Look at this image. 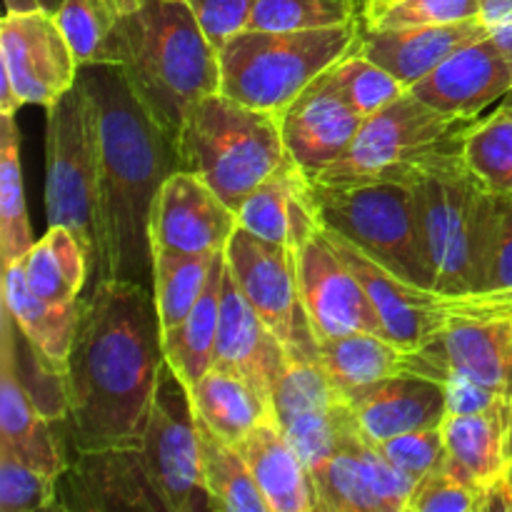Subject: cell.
Instances as JSON below:
<instances>
[{"mask_svg": "<svg viewBox=\"0 0 512 512\" xmlns=\"http://www.w3.org/2000/svg\"><path fill=\"white\" fill-rule=\"evenodd\" d=\"M478 512H512V485L505 475L480 493Z\"/></svg>", "mask_w": 512, "mask_h": 512, "instance_id": "cell-47", "label": "cell"}, {"mask_svg": "<svg viewBox=\"0 0 512 512\" xmlns=\"http://www.w3.org/2000/svg\"><path fill=\"white\" fill-rule=\"evenodd\" d=\"M415 193L435 290L450 295L485 293L493 190L485 188L458 155L415 183Z\"/></svg>", "mask_w": 512, "mask_h": 512, "instance_id": "cell-8", "label": "cell"}, {"mask_svg": "<svg viewBox=\"0 0 512 512\" xmlns=\"http://www.w3.org/2000/svg\"><path fill=\"white\" fill-rule=\"evenodd\" d=\"M463 160L493 193H512V105L480 115L463 138Z\"/></svg>", "mask_w": 512, "mask_h": 512, "instance_id": "cell-36", "label": "cell"}, {"mask_svg": "<svg viewBox=\"0 0 512 512\" xmlns=\"http://www.w3.org/2000/svg\"><path fill=\"white\" fill-rule=\"evenodd\" d=\"M363 123L365 118L343 98L330 68L280 115L285 148L308 180L348 155Z\"/></svg>", "mask_w": 512, "mask_h": 512, "instance_id": "cell-16", "label": "cell"}, {"mask_svg": "<svg viewBox=\"0 0 512 512\" xmlns=\"http://www.w3.org/2000/svg\"><path fill=\"white\" fill-rule=\"evenodd\" d=\"M200 440V468L210 508L215 512H270L253 473L235 445L220 438L195 415Z\"/></svg>", "mask_w": 512, "mask_h": 512, "instance_id": "cell-33", "label": "cell"}, {"mask_svg": "<svg viewBox=\"0 0 512 512\" xmlns=\"http://www.w3.org/2000/svg\"><path fill=\"white\" fill-rule=\"evenodd\" d=\"M305 180L308 178L295 165V160L280 168L275 175H270L235 210L240 228L250 230L253 235L270 240V243L288 245L290 210H293V200Z\"/></svg>", "mask_w": 512, "mask_h": 512, "instance_id": "cell-37", "label": "cell"}, {"mask_svg": "<svg viewBox=\"0 0 512 512\" xmlns=\"http://www.w3.org/2000/svg\"><path fill=\"white\" fill-rule=\"evenodd\" d=\"M360 20L335 28L243 30L220 48V93L283 115L295 98L358 45Z\"/></svg>", "mask_w": 512, "mask_h": 512, "instance_id": "cell-6", "label": "cell"}, {"mask_svg": "<svg viewBox=\"0 0 512 512\" xmlns=\"http://www.w3.org/2000/svg\"><path fill=\"white\" fill-rule=\"evenodd\" d=\"M285 360H288L285 345L255 313L225 263L213 368L228 370L243 378L273 405V390L283 373Z\"/></svg>", "mask_w": 512, "mask_h": 512, "instance_id": "cell-19", "label": "cell"}, {"mask_svg": "<svg viewBox=\"0 0 512 512\" xmlns=\"http://www.w3.org/2000/svg\"><path fill=\"white\" fill-rule=\"evenodd\" d=\"M225 263L248 303L278 335L288 355H318V340L305 315L298 270L288 245L270 243L238 225L225 245Z\"/></svg>", "mask_w": 512, "mask_h": 512, "instance_id": "cell-13", "label": "cell"}, {"mask_svg": "<svg viewBox=\"0 0 512 512\" xmlns=\"http://www.w3.org/2000/svg\"><path fill=\"white\" fill-rule=\"evenodd\" d=\"M395 3V0H363V15L368 13H375V10L385 8V5Z\"/></svg>", "mask_w": 512, "mask_h": 512, "instance_id": "cell-52", "label": "cell"}, {"mask_svg": "<svg viewBox=\"0 0 512 512\" xmlns=\"http://www.w3.org/2000/svg\"><path fill=\"white\" fill-rule=\"evenodd\" d=\"M28 205H25L20 133L15 118H3L0 128V258L3 268L18 263L33 248Z\"/></svg>", "mask_w": 512, "mask_h": 512, "instance_id": "cell-34", "label": "cell"}, {"mask_svg": "<svg viewBox=\"0 0 512 512\" xmlns=\"http://www.w3.org/2000/svg\"><path fill=\"white\" fill-rule=\"evenodd\" d=\"M480 5V20L485 23V28L493 30L500 23L512 18V0H478Z\"/></svg>", "mask_w": 512, "mask_h": 512, "instance_id": "cell-48", "label": "cell"}, {"mask_svg": "<svg viewBox=\"0 0 512 512\" xmlns=\"http://www.w3.org/2000/svg\"><path fill=\"white\" fill-rule=\"evenodd\" d=\"M58 508V478L20 460L0 443V510L40 512Z\"/></svg>", "mask_w": 512, "mask_h": 512, "instance_id": "cell-40", "label": "cell"}, {"mask_svg": "<svg viewBox=\"0 0 512 512\" xmlns=\"http://www.w3.org/2000/svg\"><path fill=\"white\" fill-rule=\"evenodd\" d=\"M473 118L440 113L405 90L395 103L365 118L353 148L313 183L415 185L463 155L465 130Z\"/></svg>", "mask_w": 512, "mask_h": 512, "instance_id": "cell-5", "label": "cell"}, {"mask_svg": "<svg viewBox=\"0 0 512 512\" xmlns=\"http://www.w3.org/2000/svg\"><path fill=\"white\" fill-rule=\"evenodd\" d=\"M318 512H408L415 478L395 468L363 433L310 470Z\"/></svg>", "mask_w": 512, "mask_h": 512, "instance_id": "cell-15", "label": "cell"}, {"mask_svg": "<svg viewBox=\"0 0 512 512\" xmlns=\"http://www.w3.org/2000/svg\"><path fill=\"white\" fill-rule=\"evenodd\" d=\"M48 110L45 125V210L50 225L70 228L88 248L95 268L98 253V168L100 125L93 93L78 83Z\"/></svg>", "mask_w": 512, "mask_h": 512, "instance_id": "cell-9", "label": "cell"}, {"mask_svg": "<svg viewBox=\"0 0 512 512\" xmlns=\"http://www.w3.org/2000/svg\"><path fill=\"white\" fill-rule=\"evenodd\" d=\"M215 255L200 253L183 255L155 250L153 253V295L158 308L163 333L183 323L198 298L203 295L205 283L213 270Z\"/></svg>", "mask_w": 512, "mask_h": 512, "instance_id": "cell-35", "label": "cell"}, {"mask_svg": "<svg viewBox=\"0 0 512 512\" xmlns=\"http://www.w3.org/2000/svg\"><path fill=\"white\" fill-rule=\"evenodd\" d=\"M473 18H480L478 0H395L375 13L363 15V23L373 28H415Z\"/></svg>", "mask_w": 512, "mask_h": 512, "instance_id": "cell-41", "label": "cell"}, {"mask_svg": "<svg viewBox=\"0 0 512 512\" xmlns=\"http://www.w3.org/2000/svg\"><path fill=\"white\" fill-rule=\"evenodd\" d=\"M58 508L168 512L140 448L78 453L58 478Z\"/></svg>", "mask_w": 512, "mask_h": 512, "instance_id": "cell-18", "label": "cell"}, {"mask_svg": "<svg viewBox=\"0 0 512 512\" xmlns=\"http://www.w3.org/2000/svg\"><path fill=\"white\" fill-rule=\"evenodd\" d=\"M238 228V213L208 183L175 170L160 188L150 215V245L168 253H223Z\"/></svg>", "mask_w": 512, "mask_h": 512, "instance_id": "cell-17", "label": "cell"}, {"mask_svg": "<svg viewBox=\"0 0 512 512\" xmlns=\"http://www.w3.org/2000/svg\"><path fill=\"white\" fill-rule=\"evenodd\" d=\"M485 35H490V30L480 18L445 25H415V28H373L360 18L355 48L365 58L383 65L410 90L455 50Z\"/></svg>", "mask_w": 512, "mask_h": 512, "instance_id": "cell-23", "label": "cell"}, {"mask_svg": "<svg viewBox=\"0 0 512 512\" xmlns=\"http://www.w3.org/2000/svg\"><path fill=\"white\" fill-rule=\"evenodd\" d=\"M135 0H63L55 13L80 65H118L123 23Z\"/></svg>", "mask_w": 512, "mask_h": 512, "instance_id": "cell-32", "label": "cell"}, {"mask_svg": "<svg viewBox=\"0 0 512 512\" xmlns=\"http://www.w3.org/2000/svg\"><path fill=\"white\" fill-rule=\"evenodd\" d=\"M3 305L18 323L20 333L48 355L58 368L68 365L75 328L80 318L78 305H50L30 290L23 263H10L3 268Z\"/></svg>", "mask_w": 512, "mask_h": 512, "instance_id": "cell-29", "label": "cell"}, {"mask_svg": "<svg viewBox=\"0 0 512 512\" xmlns=\"http://www.w3.org/2000/svg\"><path fill=\"white\" fill-rule=\"evenodd\" d=\"M165 365L153 290L133 280H95L65 365L75 453L140 448Z\"/></svg>", "mask_w": 512, "mask_h": 512, "instance_id": "cell-1", "label": "cell"}, {"mask_svg": "<svg viewBox=\"0 0 512 512\" xmlns=\"http://www.w3.org/2000/svg\"><path fill=\"white\" fill-rule=\"evenodd\" d=\"M490 38H493V43L498 45V50L503 53V58L508 60V65L512 68V18L500 23L498 28L490 30Z\"/></svg>", "mask_w": 512, "mask_h": 512, "instance_id": "cell-49", "label": "cell"}, {"mask_svg": "<svg viewBox=\"0 0 512 512\" xmlns=\"http://www.w3.org/2000/svg\"><path fill=\"white\" fill-rule=\"evenodd\" d=\"M5 13H35V10H43L40 0H3Z\"/></svg>", "mask_w": 512, "mask_h": 512, "instance_id": "cell-50", "label": "cell"}, {"mask_svg": "<svg viewBox=\"0 0 512 512\" xmlns=\"http://www.w3.org/2000/svg\"><path fill=\"white\" fill-rule=\"evenodd\" d=\"M318 360L325 375L340 395L373 385L393 375H425L445 383L448 370L440 363L433 345L425 348H400L385 335L348 333L318 340Z\"/></svg>", "mask_w": 512, "mask_h": 512, "instance_id": "cell-21", "label": "cell"}, {"mask_svg": "<svg viewBox=\"0 0 512 512\" xmlns=\"http://www.w3.org/2000/svg\"><path fill=\"white\" fill-rule=\"evenodd\" d=\"M512 90V68L490 35L473 40L445 58L430 75L410 88L440 113L478 120L490 105Z\"/></svg>", "mask_w": 512, "mask_h": 512, "instance_id": "cell-20", "label": "cell"}, {"mask_svg": "<svg viewBox=\"0 0 512 512\" xmlns=\"http://www.w3.org/2000/svg\"><path fill=\"white\" fill-rule=\"evenodd\" d=\"M478 503V490L455 478L445 465H440L415 480L408 512H478Z\"/></svg>", "mask_w": 512, "mask_h": 512, "instance_id": "cell-42", "label": "cell"}, {"mask_svg": "<svg viewBox=\"0 0 512 512\" xmlns=\"http://www.w3.org/2000/svg\"><path fill=\"white\" fill-rule=\"evenodd\" d=\"M318 223L408 283L435 290L415 185H325L308 180Z\"/></svg>", "mask_w": 512, "mask_h": 512, "instance_id": "cell-7", "label": "cell"}, {"mask_svg": "<svg viewBox=\"0 0 512 512\" xmlns=\"http://www.w3.org/2000/svg\"><path fill=\"white\" fill-rule=\"evenodd\" d=\"M512 293V193H495L485 293Z\"/></svg>", "mask_w": 512, "mask_h": 512, "instance_id": "cell-44", "label": "cell"}, {"mask_svg": "<svg viewBox=\"0 0 512 512\" xmlns=\"http://www.w3.org/2000/svg\"><path fill=\"white\" fill-rule=\"evenodd\" d=\"M270 512H318L313 473L275 420L250 430L238 445Z\"/></svg>", "mask_w": 512, "mask_h": 512, "instance_id": "cell-26", "label": "cell"}, {"mask_svg": "<svg viewBox=\"0 0 512 512\" xmlns=\"http://www.w3.org/2000/svg\"><path fill=\"white\" fill-rule=\"evenodd\" d=\"M445 393H448V413L478 415L510 408L508 398H503L500 393L490 390L488 385L478 383V380L463 373L448 375V380H445Z\"/></svg>", "mask_w": 512, "mask_h": 512, "instance_id": "cell-46", "label": "cell"}, {"mask_svg": "<svg viewBox=\"0 0 512 512\" xmlns=\"http://www.w3.org/2000/svg\"><path fill=\"white\" fill-rule=\"evenodd\" d=\"M0 443L8 445L20 460L53 478H60L70 465L50 430V420L43 418L23 380L18 378L5 315H0Z\"/></svg>", "mask_w": 512, "mask_h": 512, "instance_id": "cell-25", "label": "cell"}, {"mask_svg": "<svg viewBox=\"0 0 512 512\" xmlns=\"http://www.w3.org/2000/svg\"><path fill=\"white\" fill-rule=\"evenodd\" d=\"M140 450L168 512L213 510L200 468L198 423L190 388L168 363L160 370Z\"/></svg>", "mask_w": 512, "mask_h": 512, "instance_id": "cell-12", "label": "cell"}, {"mask_svg": "<svg viewBox=\"0 0 512 512\" xmlns=\"http://www.w3.org/2000/svg\"><path fill=\"white\" fill-rule=\"evenodd\" d=\"M288 248L315 340L348 333L385 335L383 320L363 280L338 253L308 200H298L290 213Z\"/></svg>", "mask_w": 512, "mask_h": 512, "instance_id": "cell-10", "label": "cell"}, {"mask_svg": "<svg viewBox=\"0 0 512 512\" xmlns=\"http://www.w3.org/2000/svg\"><path fill=\"white\" fill-rule=\"evenodd\" d=\"M30 290L50 305H78L93 258L83 240L63 225H50L23 260Z\"/></svg>", "mask_w": 512, "mask_h": 512, "instance_id": "cell-28", "label": "cell"}, {"mask_svg": "<svg viewBox=\"0 0 512 512\" xmlns=\"http://www.w3.org/2000/svg\"><path fill=\"white\" fill-rule=\"evenodd\" d=\"M40 5H43V10L55 15L60 10V5H63V0H40Z\"/></svg>", "mask_w": 512, "mask_h": 512, "instance_id": "cell-53", "label": "cell"}, {"mask_svg": "<svg viewBox=\"0 0 512 512\" xmlns=\"http://www.w3.org/2000/svg\"><path fill=\"white\" fill-rule=\"evenodd\" d=\"M505 478L512 485V403H510V423H508V438H505Z\"/></svg>", "mask_w": 512, "mask_h": 512, "instance_id": "cell-51", "label": "cell"}, {"mask_svg": "<svg viewBox=\"0 0 512 512\" xmlns=\"http://www.w3.org/2000/svg\"><path fill=\"white\" fill-rule=\"evenodd\" d=\"M118 68L175 140L190 110L220 93V53L185 0H135L123 23Z\"/></svg>", "mask_w": 512, "mask_h": 512, "instance_id": "cell-3", "label": "cell"}, {"mask_svg": "<svg viewBox=\"0 0 512 512\" xmlns=\"http://www.w3.org/2000/svg\"><path fill=\"white\" fill-rule=\"evenodd\" d=\"M0 73L10 78L20 105L50 108L78 83L80 63L53 13H5L0 23Z\"/></svg>", "mask_w": 512, "mask_h": 512, "instance_id": "cell-14", "label": "cell"}, {"mask_svg": "<svg viewBox=\"0 0 512 512\" xmlns=\"http://www.w3.org/2000/svg\"><path fill=\"white\" fill-rule=\"evenodd\" d=\"M330 73H333L343 98L363 118H370L378 110L388 108L390 103H395L408 90L393 73H388L375 60L365 58L358 48H353L345 58H340L330 68Z\"/></svg>", "mask_w": 512, "mask_h": 512, "instance_id": "cell-39", "label": "cell"}, {"mask_svg": "<svg viewBox=\"0 0 512 512\" xmlns=\"http://www.w3.org/2000/svg\"><path fill=\"white\" fill-rule=\"evenodd\" d=\"M185 3L190 5L200 28L218 48V53L233 35L248 28L250 13L255 8V0H185Z\"/></svg>", "mask_w": 512, "mask_h": 512, "instance_id": "cell-45", "label": "cell"}, {"mask_svg": "<svg viewBox=\"0 0 512 512\" xmlns=\"http://www.w3.org/2000/svg\"><path fill=\"white\" fill-rule=\"evenodd\" d=\"M430 345L448 375H470L512 403V305L455 320Z\"/></svg>", "mask_w": 512, "mask_h": 512, "instance_id": "cell-24", "label": "cell"}, {"mask_svg": "<svg viewBox=\"0 0 512 512\" xmlns=\"http://www.w3.org/2000/svg\"><path fill=\"white\" fill-rule=\"evenodd\" d=\"M378 448L395 468H400L415 480L423 478L430 470L440 468L445 463V455H448L443 430L440 428L395 435V438L380 443Z\"/></svg>", "mask_w": 512, "mask_h": 512, "instance_id": "cell-43", "label": "cell"}, {"mask_svg": "<svg viewBox=\"0 0 512 512\" xmlns=\"http://www.w3.org/2000/svg\"><path fill=\"white\" fill-rule=\"evenodd\" d=\"M510 408L478 415H445V468L483 493L490 483L505 475V438H508Z\"/></svg>", "mask_w": 512, "mask_h": 512, "instance_id": "cell-27", "label": "cell"}, {"mask_svg": "<svg viewBox=\"0 0 512 512\" xmlns=\"http://www.w3.org/2000/svg\"><path fill=\"white\" fill-rule=\"evenodd\" d=\"M355 423L370 443L395 435L440 428L448 415L445 383L425 375H393L345 395Z\"/></svg>", "mask_w": 512, "mask_h": 512, "instance_id": "cell-22", "label": "cell"}, {"mask_svg": "<svg viewBox=\"0 0 512 512\" xmlns=\"http://www.w3.org/2000/svg\"><path fill=\"white\" fill-rule=\"evenodd\" d=\"M500 103H508V105H512V90H510V93H508V95H505V98H503V100H500Z\"/></svg>", "mask_w": 512, "mask_h": 512, "instance_id": "cell-54", "label": "cell"}, {"mask_svg": "<svg viewBox=\"0 0 512 512\" xmlns=\"http://www.w3.org/2000/svg\"><path fill=\"white\" fill-rule=\"evenodd\" d=\"M190 400L195 415L230 445H238L265 420H275L273 405L253 385L220 368H210L190 385Z\"/></svg>", "mask_w": 512, "mask_h": 512, "instance_id": "cell-30", "label": "cell"}, {"mask_svg": "<svg viewBox=\"0 0 512 512\" xmlns=\"http://www.w3.org/2000/svg\"><path fill=\"white\" fill-rule=\"evenodd\" d=\"M225 275V250L215 255L213 270L205 283L203 295L188 318L173 330L163 333L165 363L183 378V383L195 385L210 368H213L215 340H218L220 325V290H223Z\"/></svg>", "mask_w": 512, "mask_h": 512, "instance_id": "cell-31", "label": "cell"}, {"mask_svg": "<svg viewBox=\"0 0 512 512\" xmlns=\"http://www.w3.org/2000/svg\"><path fill=\"white\" fill-rule=\"evenodd\" d=\"M363 18V0H255L245 30H293L335 28Z\"/></svg>", "mask_w": 512, "mask_h": 512, "instance_id": "cell-38", "label": "cell"}, {"mask_svg": "<svg viewBox=\"0 0 512 512\" xmlns=\"http://www.w3.org/2000/svg\"><path fill=\"white\" fill-rule=\"evenodd\" d=\"M180 170L198 175L238 210L260 183L293 163L278 115L213 93L190 110L178 135Z\"/></svg>", "mask_w": 512, "mask_h": 512, "instance_id": "cell-4", "label": "cell"}, {"mask_svg": "<svg viewBox=\"0 0 512 512\" xmlns=\"http://www.w3.org/2000/svg\"><path fill=\"white\" fill-rule=\"evenodd\" d=\"M323 230L333 240L338 253L348 260L355 275L363 280L365 290L373 298L380 320H383L385 338L393 340L400 348H425L435 338H440L455 320L495 313V310L512 305V293H500V290L498 293L450 295L408 283L370 260L363 250L340 238L338 233L328 228Z\"/></svg>", "mask_w": 512, "mask_h": 512, "instance_id": "cell-11", "label": "cell"}, {"mask_svg": "<svg viewBox=\"0 0 512 512\" xmlns=\"http://www.w3.org/2000/svg\"><path fill=\"white\" fill-rule=\"evenodd\" d=\"M100 125L95 280H153L150 215L165 180L180 170L178 140L140 105L118 65H80Z\"/></svg>", "mask_w": 512, "mask_h": 512, "instance_id": "cell-2", "label": "cell"}]
</instances>
